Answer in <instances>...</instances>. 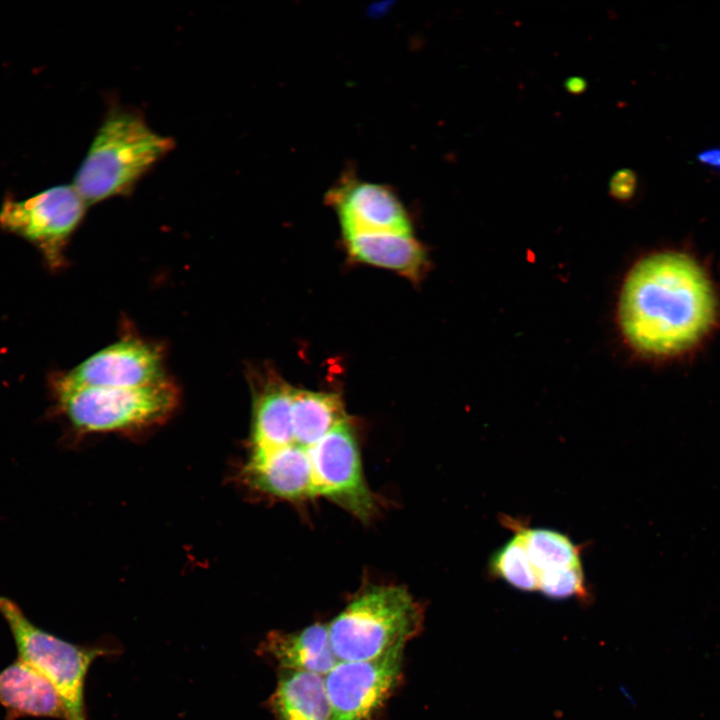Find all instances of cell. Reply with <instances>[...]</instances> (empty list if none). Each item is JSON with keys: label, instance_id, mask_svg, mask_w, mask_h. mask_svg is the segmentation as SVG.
<instances>
[{"label": "cell", "instance_id": "4fadbf2b", "mask_svg": "<svg viewBox=\"0 0 720 720\" xmlns=\"http://www.w3.org/2000/svg\"><path fill=\"white\" fill-rule=\"evenodd\" d=\"M258 654L279 670L325 676L338 662L329 637L328 624L315 623L293 632L271 631L258 646Z\"/></svg>", "mask_w": 720, "mask_h": 720}, {"label": "cell", "instance_id": "8fae6325", "mask_svg": "<svg viewBox=\"0 0 720 720\" xmlns=\"http://www.w3.org/2000/svg\"><path fill=\"white\" fill-rule=\"evenodd\" d=\"M241 475L248 486L273 497L296 501L314 496L308 450L295 443L250 452Z\"/></svg>", "mask_w": 720, "mask_h": 720}, {"label": "cell", "instance_id": "7c38bea8", "mask_svg": "<svg viewBox=\"0 0 720 720\" xmlns=\"http://www.w3.org/2000/svg\"><path fill=\"white\" fill-rule=\"evenodd\" d=\"M249 376L253 394L250 452L293 444V387L271 369Z\"/></svg>", "mask_w": 720, "mask_h": 720}, {"label": "cell", "instance_id": "603a6c76", "mask_svg": "<svg viewBox=\"0 0 720 720\" xmlns=\"http://www.w3.org/2000/svg\"><path fill=\"white\" fill-rule=\"evenodd\" d=\"M566 87L569 91L578 93L584 89V82L582 79H570L567 81Z\"/></svg>", "mask_w": 720, "mask_h": 720}, {"label": "cell", "instance_id": "5b68a950", "mask_svg": "<svg viewBox=\"0 0 720 720\" xmlns=\"http://www.w3.org/2000/svg\"><path fill=\"white\" fill-rule=\"evenodd\" d=\"M0 615L5 620L18 658L44 676L58 692L66 720H87L85 680L95 659L117 653L106 645H77L38 627L17 603L0 595Z\"/></svg>", "mask_w": 720, "mask_h": 720}, {"label": "cell", "instance_id": "7a4b0ae2", "mask_svg": "<svg viewBox=\"0 0 720 720\" xmlns=\"http://www.w3.org/2000/svg\"><path fill=\"white\" fill-rule=\"evenodd\" d=\"M175 146L141 114L112 107L78 168L73 186L88 205L126 196Z\"/></svg>", "mask_w": 720, "mask_h": 720}, {"label": "cell", "instance_id": "7402d4cb", "mask_svg": "<svg viewBox=\"0 0 720 720\" xmlns=\"http://www.w3.org/2000/svg\"><path fill=\"white\" fill-rule=\"evenodd\" d=\"M698 161L720 175V148H710L697 156Z\"/></svg>", "mask_w": 720, "mask_h": 720}, {"label": "cell", "instance_id": "ffe728a7", "mask_svg": "<svg viewBox=\"0 0 720 720\" xmlns=\"http://www.w3.org/2000/svg\"><path fill=\"white\" fill-rule=\"evenodd\" d=\"M538 590L553 599L585 597L587 591L582 564L539 572Z\"/></svg>", "mask_w": 720, "mask_h": 720}, {"label": "cell", "instance_id": "3957f363", "mask_svg": "<svg viewBox=\"0 0 720 720\" xmlns=\"http://www.w3.org/2000/svg\"><path fill=\"white\" fill-rule=\"evenodd\" d=\"M53 390L56 408L79 434L132 432L162 424L180 400L169 376L133 388L76 386L57 376Z\"/></svg>", "mask_w": 720, "mask_h": 720}, {"label": "cell", "instance_id": "44dd1931", "mask_svg": "<svg viewBox=\"0 0 720 720\" xmlns=\"http://www.w3.org/2000/svg\"><path fill=\"white\" fill-rule=\"evenodd\" d=\"M638 178L629 169L618 171L611 180L610 193L617 200H629L636 192Z\"/></svg>", "mask_w": 720, "mask_h": 720}, {"label": "cell", "instance_id": "2e32d148", "mask_svg": "<svg viewBox=\"0 0 720 720\" xmlns=\"http://www.w3.org/2000/svg\"><path fill=\"white\" fill-rule=\"evenodd\" d=\"M267 706L275 720H329L324 676L279 670L277 685Z\"/></svg>", "mask_w": 720, "mask_h": 720}, {"label": "cell", "instance_id": "5bb4252c", "mask_svg": "<svg viewBox=\"0 0 720 720\" xmlns=\"http://www.w3.org/2000/svg\"><path fill=\"white\" fill-rule=\"evenodd\" d=\"M0 705L5 710V720L25 717L66 720L54 686L19 658L0 671Z\"/></svg>", "mask_w": 720, "mask_h": 720}, {"label": "cell", "instance_id": "6da1fadb", "mask_svg": "<svg viewBox=\"0 0 720 720\" xmlns=\"http://www.w3.org/2000/svg\"><path fill=\"white\" fill-rule=\"evenodd\" d=\"M619 323L627 341L653 355L688 349L709 330L716 314L712 285L689 256H648L627 276L619 301Z\"/></svg>", "mask_w": 720, "mask_h": 720}, {"label": "cell", "instance_id": "8992f818", "mask_svg": "<svg viewBox=\"0 0 720 720\" xmlns=\"http://www.w3.org/2000/svg\"><path fill=\"white\" fill-rule=\"evenodd\" d=\"M87 206L73 185L53 186L22 200L8 196L0 208V228L30 242L57 270L66 264V247Z\"/></svg>", "mask_w": 720, "mask_h": 720}, {"label": "cell", "instance_id": "ac0fdd59", "mask_svg": "<svg viewBox=\"0 0 720 720\" xmlns=\"http://www.w3.org/2000/svg\"><path fill=\"white\" fill-rule=\"evenodd\" d=\"M503 520L522 539L537 575L545 570L581 564V546L575 545L568 536L550 529L530 528L506 516Z\"/></svg>", "mask_w": 720, "mask_h": 720}, {"label": "cell", "instance_id": "e0dca14e", "mask_svg": "<svg viewBox=\"0 0 720 720\" xmlns=\"http://www.w3.org/2000/svg\"><path fill=\"white\" fill-rule=\"evenodd\" d=\"M345 421L347 415L339 394L293 387L292 427L295 444L308 450Z\"/></svg>", "mask_w": 720, "mask_h": 720}, {"label": "cell", "instance_id": "d6986e66", "mask_svg": "<svg viewBox=\"0 0 720 720\" xmlns=\"http://www.w3.org/2000/svg\"><path fill=\"white\" fill-rule=\"evenodd\" d=\"M489 571L522 591L538 590V575L522 539L516 533L490 558Z\"/></svg>", "mask_w": 720, "mask_h": 720}, {"label": "cell", "instance_id": "9c48e42d", "mask_svg": "<svg viewBox=\"0 0 720 720\" xmlns=\"http://www.w3.org/2000/svg\"><path fill=\"white\" fill-rule=\"evenodd\" d=\"M167 376L163 346L127 331L58 377L76 386L133 388Z\"/></svg>", "mask_w": 720, "mask_h": 720}, {"label": "cell", "instance_id": "52a82bcc", "mask_svg": "<svg viewBox=\"0 0 720 720\" xmlns=\"http://www.w3.org/2000/svg\"><path fill=\"white\" fill-rule=\"evenodd\" d=\"M403 648L365 661H338L324 676L329 720H373L402 679Z\"/></svg>", "mask_w": 720, "mask_h": 720}, {"label": "cell", "instance_id": "ba28073f", "mask_svg": "<svg viewBox=\"0 0 720 720\" xmlns=\"http://www.w3.org/2000/svg\"><path fill=\"white\" fill-rule=\"evenodd\" d=\"M314 496H324L362 520L376 509L362 470L357 439L345 421L308 449Z\"/></svg>", "mask_w": 720, "mask_h": 720}, {"label": "cell", "instance_id": "30bf717a", "mask_svg": "<svg viewBox=\"0 0 720 720\" xmlns=\"http://www.w3.org/2000/svg\"><path fill=\"white\" fill-rule=\"evenodd\" d=\"M326 200L338 215L343 235L412 234L404 206L385 185L345 176L328 191Z\"/></svg>", "mask_w": 720, "mask_h": 720}, {"label": "cell", "instance_id": "277c9868", "mask_svg": "<svg viewBox=\"0 0 720 720\" xmlns=\"http://www.w3.org/2000/svg\"><path fill=\"white\" fill-rule=\"evenodd\" d=\"M422 610L401 586H372L328 623L338 661H365L404 647L421 630Z\"/></svg>", "mask_w": 720, "mask_h": 720}, {"label": "cell", "instance_id": "9a60e30c", "mask_svg": "<svg viewBox=\"0 0 720 720\" xmlns=\"http://www.w3.org/2000/svg\"><path fill=\"white\" fill-rule=\"evenodd\" d=\"M349 256L359 263L385 268L419 281L428 266L422 244L412 234L358 233L343 235Z\"/></svg>", "mask_w": 720, "mask_h": 720}]
</instances>
